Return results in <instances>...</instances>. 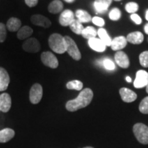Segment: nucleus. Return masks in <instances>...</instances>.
I'll return each mask as SVG.
<instances>
[{"mask_svg": "<svg viewBox=\"0 0 148 148\" xmlns=\"http://www.w3.org/2000/svg\"><path fill=\"white\" fill-rule=\"evenodd\" d=\"M93 97V92L90 88H86L79 92L75 99L68 101L66 103V110L70 112H74L79 109L85 108L91 102Z\"/></svg>", "mask_w": 148, "mask_h": 148, "instance_id": "obj_1", "label": "nucleus"}, {"mask_svg": "<svg viewBox=\"0 0 148 148\" xmlns=\"http://www.w3.org/2000/svg\"><path fill=\"white\" fill-rule=\"evenodd\" d=\"M48 42H49V47L55 53L62 54L66 51L65 40L64 36H62V35L56 33L52 34L49 36Z\"/></svg>", "mask_w": 148, "mask_h": 148, "instance_id": "obj_2", "label": "nucleus"}, {"mask_svg": "<svg viewBox=\"0 0 148 148\" xmlns=\"http://www.w3.org/2000/svg\"><path fill=\"white\" fill-rule=\"evenodd\" d=\"M133 132L140 143L148 144V127L141 123H136L133 127Z\"/></svg>", "mask_w": 148, "mask_h": 148, "instance_id": "obj_3", "label": "nucleus"}, {"mask_svg": "<svg viewBox=\"0 0 148 148\" xmlns=\"http://www.w3.org/2000/svg\"><path fill=\"white\" fill-rule=\"evenodd\" d=\"M64 38L66 43V51H67L69 55L74 60H80L82 56H81L80 51H79L75 42L72 39L71 37L68 36H64Z\"/></svg>", "mask_w": 148, "mask_h": 148, "instance_id": "obj_4", "label": "nucleus"}, {"mask_svg": "<svg viewBox=\"0 0 148 148\" xmlns=\"http://www.w3.org/2000/svg\"><path fill=\"white\" fill-rule=\"evenodd\" d=\"M40 58H41L42 63L48 67H50L51 69H56L58 67V59L56 58L55 55L50 51H45V52L42 53Z\"/></svg>", "mask_w": 148, "mask_h": 148, "instance_id": "obj_5", "label": "nucleus"}, {"mask_svg": "<svg viewBox=\"0 0 148 148\" xmlns=\"http://www.w3.org/2000/svg\"><path fill=\"white\" fill-rule=\"evenodd\" d=\"M42 97V88L39 84H34L29 91V100L33 104L40 102Z\"/></svg>", "mask_w": 148, "mask_h": 148, "instance_id": "obj_6", "label": "nucleus"}, {"mask_svg": "<svg viewBox=\"0 0 148 148\" xmlns=\"http://www.w3.org/2000/svg\"><path fill=\"white\" fill-rule=\"evenodd\" d=\"M148 85V73L144 70L136 72V78L134 81V86L136 88H141Z\"/></svg>", "mask_w": 148, "mask_h": 148, "instance_id": "obj_7", "label": "nucleus"}, {"mask_svg": "<svg viewBox=\"0 0 148 148\" xmlns=\"http://www.w3.org/2000/svg\"><path fill=\"white\" fill-rule=\"evenodd\" d=\"M22 47L24 51L29 53H36L40 49L39 42L35 38H30L25 40Z\"/></svg>", "mask_w": 148, "mask_h": 148, "instance_id": "obj_8", "label": "nucleus"}, {"mask_svg": "<svg viewBox=\"0 0 148 148\" xmlns=\"http://www.w3.org/2000/svg\"><path fill=\"white\" fill-rule=\"evenodd\" d=\"M75 20V15L70 10H65L62 12L59 17V23L62 26H69Z\"/></svg>", "mask_w": 148, "mask_h": 148, "instance_id": "obj_9", "label": "nucleus"}, {"mask_svg": "<svg viewBox=\"0 0 148 148\" xmlns=\"http://www.w3.org/2000/svg\"><path fill=\"white\" fill-rule=\"evenodd\" d=\"M31 22L35 25L41 26L47 28L51 26V23L50 20L45 16L40 15V14H34L31 17Z\"/></svg>", "mask_w": 148, "mask_h": 148, "instance_id": "obj_10", "label": "nucleus"}, {"mask_svg": "<svg viewBox=\"0 0 148 148\" xmlns=\"http://www.w3.org/2000/svg\"><path fill=\"white\" fill-rule=\"evenodd\" d=\"M114 60L116 63L120 67L126 69L130 65V60L127 54L123 51H118L114 55Z\"/></svg>", "mask_w": 148, "mask_h": 148, "instance_id": "obj_11", "label": "nucleus"}, {"mask_svg": "<svg viewBox=\"0 0 148 148\" xmlns=\"http://www.w3.org/2000/svg\"><path fill=\"white\" fill-rule=\"evenodd\" d=\"M119 94L122 100L127 103L132 102L137 98V95L132 90L127 88H121L119 90Z\"/></svg>", "mask_w": 148, "mask_h": 148, "instance_id": "obj_12", "label": "nucleus"}, {"mask_svg": "<svg viewBox=\"0 0 148 148\" xmlns=\"http://www.w3.org/2000/svg\"><path fill=\"white\" fill-rule=\"evenodd\" d=\"M88 45L92 49L97 52H103L106 50L107 47L102 40L96 37L88 40Z\"/></svg>", "mask_w": 148, "mask_h": 148, "instance_id": "obj_13", "label": "nucleus"}, {"mask_svg": "<svg viewBox=\"0 0 148 148\" xmlns=\"http://www.w3.org/2000/svg\"><path fill=\"white\" fill-rule=\"evenodd\" d=\"M11 107V97L6 92L0 95V111L3 112H8Z\"/></svg>", "mask_w": 148, "mask_h": 148, "instance_id": "obj_14", "label": "nucleus"}, {"mask_svg": "<svg viewBox=\"0 0 148 148\" xmlns=\"http://www.w3.org/2000/svg\"><path fill=\"white\" fill-rule=\"evenodd\" d=\"M112 0H95L94 2V8L97 13L103 14L108 10Z\"/></svg>", "mask_w": 148, "mask_h": 148, "instance_id": "obj_15", "label": "nucleus"}, {"mask_svg": "<svg viewBox=\"0 0 148 148\" xmlns=\"http://www.w3.org/2000/svg\"><path fill=\"white\" fill-rule=\"evenodd\" d=\"M127 40L126 38L123 36H117L112 40L110 47L112 50L114 51H119L123 49L125 46L127 45Z\"/></svg>", "mask_w": 148, "mask_h": 148, "instance_id": "obj_16", "label": "nucleus"}, {"mask_svg": "<svg viewBox=\"0 0 148 148\" xmlns=\"http://www.w3.org/2000/svg\"><path fill=\"white\" fill-rule=\"evenodd\" d=\"M10 83V77L6 70L0 67V91L5 90Z\"/></svg>", "mask_w": 148, "mask_h": 148, "instance_id": "obj_17", "label": "nucleus"}, {"mask_svg": "<svg viewBox=\"0 0 148 148\" xmlns=\"http://www.w3.org/2000/svg\"><path fill=\"white\" fill-rule=\"evenodd\" d=\"M126 40L127 42L130 43L138 45L140 44L144 40V36L141 32H134L130 33L126 37Z\"/></svg>", "mask_w": 148, "mask_h": 148, "instance_id": "obj_18", "label": "nucleus"}, {"mask_svg": "<svg viewBox=\"0 0 148 148\" xmlns=\"http://www.w3.org/2000/svg\"><path fill=\"white\" fill-rule=\"evenodd\" d=\"M14 136V131L10 128H4L0 130V143H7Z\"/></svg>", "mask_w": 148, "mask_h": 148, "instance_id": "obj_19", "label": "nucleus"}, {"mask_svg": "<svg viewBox=\"0 0 148 148\" xmlns=\"http://www.w3.org/2000/svg\"><path fill=\"white\" fill-rule=\"evenodd\" d=\"M21 22L17 18L12 17L9 18V20L7 22L6 27L9 31L10 32H16L21 28Z\"/></svg>", "mask_w": 148, "mask_h": 148, "instance_id": "obj_20", "label": "nucleus"}, {"mask_svg": "<svg viewBox=\"0 0 148 148\" xmlns=\"http://www.w3.org/2000/svg\"><path fill=\"white\" fill-rule=\"evenodd\" d=\"M63 9V4L60 0H54L49 3L48 6V10L52 14H57L60 12Z\"/></svg>", "mask_w": 148, "mask_h": 148, "instance_id": "obj_21", "label": "nucleus"}, {"mask_svg": "<svg viewBox=\"0 0 148 148\" xmlns=\"http://www.w3.org/2000/svg\"><path fill=\"white\" fill-rule=\"evenodd\" d=\"M75 16L80 23H88L92 20L90 14L84 10H77L75 12Z\"/></svg>", "mask_w": 148, "mask_h": 148, "instance_id": "obj_22", "label": "nucleus"}, {"mask_svg": "<svg viewBox=\"0 0 148 148\" xmlns=\"http://www.w3.org/2000/svg\"><path fill=\"white\" fill-rule=\"evenodd\" d=\"M32 33L33 29L30 27L25 25V26L22 27L18 29L17 33V37L20 40L25 39V38L30 36L32 34Z\"/></svg>", "mask_w": 148, "mask_h": 148, "instance_id": "obj_23", "label": "nucleus"}, {"mask_svg": "<svg viewBox=\"0 0 148 148\" xmlns=\"http://www.w3.org/2000/svg\"><path fill=\"white\" fill-rule=\"evenodd\" d=\"M97 35L99 36V38L104 42L106 46H110L112 39L107 33L106 30L104 28H99L97 30Z\"/></svg>", "mask_w": 148, "mask_h": 148, "instance_id": "obj_24", "label": "nucleus"}, {"mask_svg": "<svg viewBox=\"0 0 148 148\" xmlns=\"http://www.w3.org/2000/svg\"><path fill=\"white\" fill-rule=\"evenodd\" d=\"M97 34V31L92 26H88L84 28L81 35L84 37V38L89 40L90 38H95Z\"/></svg>", "mask_w": 148, "mask_h": 148, "instance_id": "obj_25", "label": "nucleus"}, {"mask_svg": "<svg viewBox=\"0 0 148 148\" xmlns=\"http://www.w3.org/2000/svg\"><path fill=\"white\" fill-rule=\"evenodd\" d=\"M70 29L76 34H82L83 29H84V26L82 25V23H80L78 20L75 19L69 25Z\"/></svg>", "mask_w": 148, "mask_h": 148, "instance_id": "obj_26", "label": "nucleus"}, {"mask_svg": "<svg viewBox=\"0 0 148 148\" xmlns=\"http://www.w3.org/2000/svg\"><path fill=\"white\" fill-rule=\"evenodd\" d=\"M66 88L70 90H82L83 88V83L79 80H72L67 82L66 84Z\"/></svg>", "mask_w": 148, "mask_h": 148, "instance_id": "obj_27", "label": "nucleus"}, {"mask_svg": "<svg viewBox=\"0 0 148 148\" xmlns=\"http://www.w3.org/2000/svg\"><path fill=\"white\" fill-rule=\"evenodd\" d=\"M121 12L119 10V8H112V10L110 11L109 13V18H110L112 21H117L121 18Z\"/></svg>", "mask_w": 148, "mask_h": 148, "instance_id": "obj_28", "label": "nucleus"}, {"mask_svg": "<svg viewBox=\"0 0 148 148\" xmlns=\"http://www.w3.org/2000/svg\"><path fill=\"white\" fill-rule=\"evenodd\" d=\"M138 10V5L135 2H129L125 5V10L131 14H134Z\"/></svg>", "mask_w": 148, "mask_h": 148, "instance_id": "obj_29", "label": "nucleus"}, {"mask_svg": "<svg viewBox=\"0 0 148 148\" xmlns=\"http://www.w3.org/2000/svg\"><path fill=\"white\" fill-rule=\"evenodd\" d=\"M140 64L143 67H148V51H143L139 56Z\"/></svg>", "mask_w": 148, "mask_h": 148, "instance_id": "obj_30", "label": "nucleus"}, {"mask_svg": "<svg viewBox=\"0 0 148 148\" xmlns=\"http://www.w3.org/2000/svg\"><path fill=\"white\" fill-rule=\"evenodd\" d=\"M139 110L143 114H148V97H145L140 101Z\"/></svg>", "mask_w": 148, "mask_h": 148, "instance_id": "obj_31", "label": "nucleus"}, {"mask_svg": "<svg viewBox=\"0 0 148 148\" xmlns=\"http://www.w3.org/2000/svg\"><path fill=\"white\" fill-rule=\"evenodd\" d=\"M103 67L108 71H113L115 69V64L110 59L104 58L103 59Z\"/></svg>", "mask_w": 148, "mask_h": 148, "instance_id": "obj_32", "label": "nucleus"}, {"mask_svg": "<svg viewBox=\"0 0 148 148\" xmlns=\"http://www.w3.org/2000/svg\"><path fill=\"white\" fill-rule=\"evenodd\" d=\"M6 26L2 23H0V42H3L6 38Z\"/></svg>", "mask_w": 148, "mask_h": 148, "instance_id": "obj_33", "label": "nucleus"}, {"mask_svg": "<svg viewBox=\"0 0 148 148\" xmlns=\"http://www.w3.org/2000/svg\"><path fill=\"white\" fill-rule=\"evenodd\" d=\"M91 21L95 25L99 27H102L105 24L104 20H103L102 18L99 17V16H94L93 18H92Z\"/></svg>", "mask_w": 148, "mask_h": 148, "instance_id": "obj_34", "label": "nucleus"}, {"mask_svg": "<svg viewBox=\"0 0 148 148\" xmlns=\"http://www.w3.org/2000/svg\"><path fill=\"white\" fill-rule=\"evenodd\" d=\"M130 18H131V19H132L135 23L137 24V25H139V24L141 23V22H142L141 18H140L137 14L134 13V14H131Z\"/></svg>", "mask_w": 148, "mask_h": 148, "instance_id": "obj_35", "label": "nucleus"}, {"mask_svg": "<svg viewBox=\"0 0 148 148\" xmlns=\"http://www.w3.org/2000/svg\"><path fill=\"white\" fill-rule=\"evenodd\" d=\"M38 0H25V2L29 7H34L37 5Z\"/></svg>", "mask_w": 148, "mask_h": 148, "instance_id": "obj_36", "label": "nucleus"}, {"mask_svg": "<svg viewBox=\"0 0 148 148\" xmlns=\"http://www.w3.org/2000/svg\"><path fill=\"white\" fill-rule=\"evenodd\" d=\"M144 31H145V32L146 34H148V23L146 24L145 25V27H144Z\"/></svg>", "mask_w": 148, "mask_h": 148, "instance_id": "obj_37", "label": "nucleus"}, {"mask_svg": "<svg viewBox=\"0 0 148 148\" xmlns=\"http://www.w3.org/2000/svg\"><path fill=\"white\" fill-rule=\"evenodd\" d=\"M125 79H126V81L127 82H132V79H131L130 77L129 76H127L126 77H125Z\"/></svg>", "mask_w": 148, "mask_h": 148, "instance_id": "obj_38", "label": "nucleus"}, {"mask_svg": "<svg viewBox=\"0 0 148 148\" xmlns=\"http://www.w3.org/2000/svg\"><path fill=\"white\" fill-rule=\"evenodd\" d=\"M64 1L67 3H73V1H75V0H64Z\"/></svg>", "mask_w": 148, "mask_h": 148, "instance_id": "obj_39", "label": "nucleus"}, {"mask_svg": "<svg viewBox=\"0 0 148 148\" xmlns=\"http://www.w3.org/2000/svg\"><path fill=\"white\" fill-rule=\"evenodd\" d=\"M145 18H146V20H147V21H148V10H146V13H145Z\"/></svg>", "mask_w": 148, "mask_h": 148, "instance_id": "obj_40", "label": "nucleus"}, {"mask_svg": "<svg viewBox=\"0 0 148 148\" xmlns=\"http://www.w3.org/2000/svg\"><path fill=\"white\" fill-rule=\"evenodd\" d=\"M146 92H147L148 93V85L147 86H146Z\"/></svg>", "mask_w": 148, "mask_h": 148, "instance_id": "obj_41", "label": "nucleus"}, {"mask_svg": "<svg viewBox=\"0 0 148 148\" xmlns=\"http://www.w3.org/2000/svg\"><path fill=\"white\" fill-rule=\"evenodd\" d=\"M84 148H93V147H84Z\"/></svg>", "mask_w": 148, "mask_h": 148, "instance_id": "obj_42", "label": "nucleus"}, {"mask_svg": "<svg viewBox=\"0 0 148 148\" xmlns=\"http://www.w3.org/2000/svg\"><path fill=\"white\" fill-rule=\"evenodd\" d=\"M114 1H121V0H114Z\"/></svg>", "mask_w": 148, "mask_h": 148, "instance_id": "obj_43", "label": "nucleus"}]
</instances>
